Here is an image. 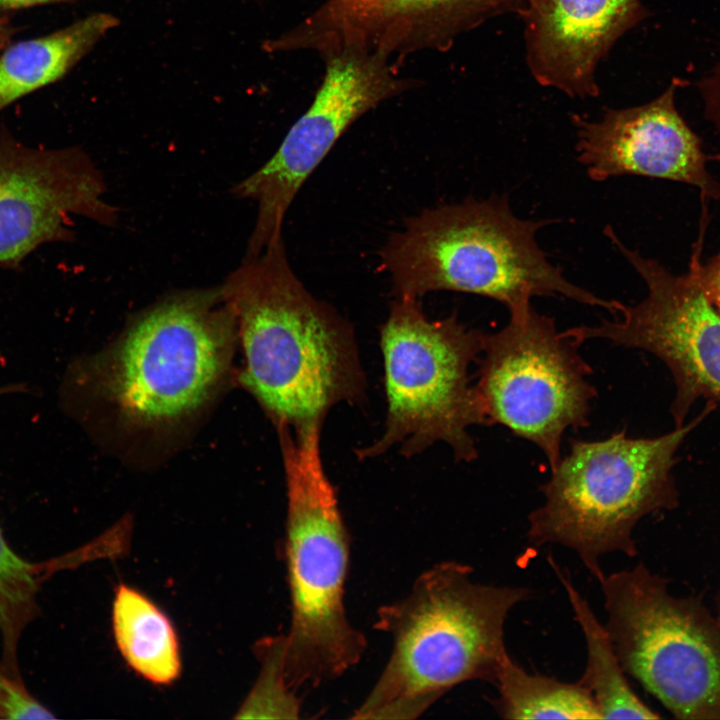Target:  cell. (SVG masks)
<instances>
[{
	"label": "cell",
	"mask_w": 720,
	"mask_h": 720,
	"mask_svg": "<svg viewBox=\"0 0 720 720\" xmlns=\"http://www.w3.org/2000/svg\"><path fill=\"white\" fill-rule=\"evenodd\" d=\"M244 353L240 384L276 428H322L336 404L360 403L366 381L351 325L293 271L283 237L221 284Z\"/></svg>",
	"instance_id": "6da1fadb"
},
{
	"label": "cell",
	"mask_w": 720,
	"mask_h": 720,
	"mask_svg": "<svg viewBox=\"0 0 720 720\" xmlns=\"http://www.w3.org/2000/svg\"><path fill=\"white\" fill-rule=\"evenodd\" d=\"M472 573L458 561L436 563L407 595L379 607L373 627L391 636L392 651L353 719H415L463 682L494 684L508 655L506 619L531 591Z\"/></svg>",
	"instance_id": "7a4b0ae2"
},
{
	"label": "cell",
	"mask_w": 720,
	"mask_h": 720,
	"mask_svg": "<svg viewBox=\"0 0 720 720\" xmlns=\"http://www.w3.org/2000/svg\"><path fill=\"white\" fill-rule=\"evenodd\" d=\"M552 219L518 217L507 194L425 208L406 218L379 252L395 297L452 291L491 298L508 310L533 297L563 296L615 316L623 303L569 281L537 242Z\"/></svg>",
	"instance_id": "3957f363"
},
{
	"label": "cell",
	"mask_w": 720,
	"mask_h": 720,
	"mask_svg": "<svg viewBox=\"0 0 720 720\" xmlns=\"http://www.w3.org/2000/svg\"><path fill=\"white\" fill-rule=\"evenodd\" d=\"M237 339L220 285L180 291L138 315L108 351L76 363L63 392L89 390L129 424H167L210 398Z\"/></svg>",
	"instance_id": "277c9868"
},
{
	"label": "cell",
	"mask_w": 720,
	"mask_h": 720,
	"mask_svg": "<svg viewBox=\"0 0 720 720\" xmlns=\"http://www.w3.org/2000/svg\"><path fill=\"white\" fill-rule=\"evenodd\" d=\"M287 488L286 567L291 624L285 673L294 690L335 680L359 663L367 647L348 620L344 596L350 535L335 487L323 466L316 428H277Z\"/></svg>",
	"instance_id": "5b68a950"
},
{
	"label": "cell",
	"mask_w": 720,
	"mask_h": 720,
	"mask_svg": "<svg viewBox=\"0 0 720 720\" xmlns=\"http://www.w3.org/2000/svg\"><path fill=\"white\" fill-rule=\"evenodd\" d=\"M715 406L709 401L692 422L658 437L633 438L622 430L601 440L571 441L540 487L543 503L528 515L529 543L572 550L598 582L605 576L604 555L635 557L638 522L678 506L676 452Z\"/></svg>",
	"instance_id": "8992f818"
},
{
	"label": "cell",
	"mask_w": 720,
	"mask_h": 720,
	"mask_svg": "<svg viewBox=\"0 0 720 720\" xmlns=\"http://www.w3.org/2000/svg\"><path fill=\"white\" fill-rule=\"evenodd\" d=\"M483 333L455 313L432 320L419 299L395 297L380 327L385 427L375 442L357 451L360 460L394 446L410 458L437 442L449 445L458 461L477 458L469 429L489 422L469 367L481 355Z\"/></svg>",
	"instance_id": "52a82bcc"
},
{
	"label": "cell",
	"mask_w": 720,
	"mask_h": 720,
	"mask_svg": "<svg viewBox=\"0 0 720 720\" xmlns=\"http://www.w3.org/2000/svg\"><path fill=\"white\" fill-rule=\"evenodd\" d=\"M624 672L682 720H720V623L644 563L599 582Z\"/></svg>",
	"instance_id": "ba28073f"
},
{
	"label": "cell",
	"mask_w": 720,
	"mask_h": 720,
	"mask_svg": "<svg viewBox=\"0 0 720 720\" xmlns=\"http://www.w3.org/2000/svg\"><path fill=\"white\" fill-rule=\"evenodd\" d=\"M509 311L504 327L483 333L475 384L491 424L530 441L551 469L559 462L567 429L589 425L597 396L582 344L530 303Z\"/></svg>",
	"instance_id": "9c48e42d"
},
{
	"label": "cell",
	"mask_w": 720,
	"mask_h": 720,
	"mask_svg": "<svg viewBox=\"0 0 720 720\" xmlns=\"http://www.w3.org/2000/svg\"><path fill=\"white\" fill-rule=\"evenodd\" d=\"M707 224V208H702L700 232L688 270L682 275L628 248L613 227L606 225L604 235L642 278L647 295L637 304L623 303L613 320L566 329L581 343L604 339L616 346L645 350L662 360L676 384L671 405L676 427L683 425L695 400L720 402V313L699 280Z\"/></svg>",
	"instance_id": "30bf717a"
},
{
	"label": "cell",
	"mask_w": 720,
	"mask_h": 720,
	"mask_svg": "<svg viewBox=\"0 0 720 720\" xmlns=\"http://www.w3.org/2000/svg\"><path fill=\"white\" fill-rule=\"evenodd\" d=\"M321 58L324 76L308 109L272 157L232 188L234 196L257 205L245 256L283 237L284 218L300 188L353 123L418 84L379 54L341 50Z\"/></svg>",
	"instance_id": "8fae6325"
},
{
	"label": "cell",
	"mask_w": 720,
	"mask_h": 720,
	"mask_svg": "<svg viewBox=\"0 0 720 720\" xmlns=\"http://www.w3.org/2000/svg\"><path fill=\"white\" fill-rule=\"evenodd\" d=\"M104 178L79 147L38 148L0 132V269H16L39 247L72 240V216L117 221Z\"/></svg>",
	"instance_id": "7c38bea8"
},
{
	"label": "cell",
	"mask_w": 720,
	"mask_h": 720,
	"mask_svg": "<svg viewBox=\"0 0 720 720\" xmlns=\"http://www.w3.org/2000/svg\"><path fill=\"white\" fill-rule=\"evenodd\" d=\"M493 6L496 0H324L265 47L320 57L357 50L400 59L447 49Z\"/></svg>",
	"instance_id": "4fadbf2b"
},
{
	"label": "cell",
	"mask_w": 720,
	"mask_h": 720,
	"mask_svg": "<svg viewBox=\"0 0 720 720\" xmlns=\"http://www.w3.org/2000/svg\"><path fill=\"white\" fill-rule=\"evenodd\" d=\"M676 87L671 83L646 104L607 109L599 120L572 118L576 159L591 180L629 175L664 179L697 187L707 199H720V183L707 169L702 142L676 108Z\"/></svg>",
	"instance_id": "5bb4252c"
},
{
	"label": "cell",
	"mask_w": 720,
	"mask_h": 720,
	"mask_svg": "<svg viewBox=\"0 0 720 720\" xmlns=\"http://www.w3.org/2000/svg\"><path fill=\"white\" fill-rule=\"evenodd\" d=\"M527 63L535 79L569 96H596L602 57L646 11L641 0H526Z\"/></svg>",
	"instance_id": "9a60e30c"
},
{
	"label": "cell",
	"mask_w": 720,
	"mask_h": 720,
	"mask_svg": "<svg viewBox=\"0 0 720 720\" xmlns=\"http://www.w3.org/2000/svg\"><path fill=\"white\" fill-rule=\"evenodd\" d=\"M119 21L95 13L49 35L8 45L0 54V111L63 77Z\"/></svg>",
	"instance_id": "2e32d148"
},
{
	"label": "cell",
	"mask_w": 720,
	"mask_h": 720,
	"mask_svg": "<svg viewBox=\"0 0 720 720\" xmlns=\"http://www.w3.org/2000/svg\"><path fill=\"white\" fill-rule=\"evenodd\" d=\"M548 563L560 580L587 650L585 670L578 680L591 694L601 719H658L629 685L610 636L587 599L550 555Z\"/></svg>",
	"instance_id": "e0dca14e"
},
{
	"label": "cell",
	"mask_w": 720,
	"mask_h": 720,
	"mask_svg": "<svg viewBox=\"0 0 720 720\" xmlns=\"http://www.w3.org/2000/svg\"><path fill=\"white\" fill-rule=\"evenodd\" d=\"M113 632L127 664L156 685H168L180 674L175 629L169 618L138 590L119 585L112 608Z\"/></svg>",
	"instance_id": "ac0fdd59"
},
{
	"label": "cell",
	"mask_w": 720,
	"mask_h": 720,
	"mask_svg": "<svg viewBox=\"0 0 720 720\" xmlns=\"http://www.w3.org/2000/svg\"><path fill=\"white\" fill-rule=\"evenodd\" d=\"M492 701L504 719H601L589 691L579 682H564L527 672L508 654L494 684Z\"/></svg>",
	"instance_id": "d6986e66"
},
{
	"label": "cell",
	"mask_w": 720,
	"mask_h": 720,
	"mask_svg": "<svg viewBox=\"0 0 720 720\" xmlns=\"http://www.w3.org/2000/svg\"><path fill=\"white\" fill-rule=\"evenodd\" d=\"M39 582L34 563L25 561L12 550L0 527V666L6 675L16 680H22L18 666L21 637L39 613Z\"/></svg>",
	"instance_id": "ffe728a7"
},
{
	"label": "cell",
	"mask_w": 720,
	"mask_h": 720,
	"mask_svg": "<svg viewBox=\"0 0 720 720\" xmlns=\"http://www.w3.org/2000/svg\"><path fill=\"white\" fill-rule=\"evenodd\" d=\"M286 635L272 636L256 644L261 672L236 718L297 719L300 699L285 673Z\"/></svg>",
	"instance_id": "44dd1931"
},
{
	"label": "cell",
	"mask_w": 720,
	"mask_h": 720,
	"mask_svg": "<svg viewBox=\"0 0 720 720\" xmlns=\"http://www.w3.org/2000/svg\"><path fill=\"white\" fill-rule=\"evenodd\" d=\"M706 117L720 133V56L712 70L699 82Z\"/></svg>",
	"instance_id": "7402d4cb"
},
{
	"label": "cell",
	"mask_w": 720,
	"mask_h": 720,
	"mask_svg": "<svg viewBox=\"0 0 720 720\" xmlns=\"http://www.w3.org/2000/svg\"><path fill=\"white\" fill-rule=\"evenodd\" d=\"M26 694L23 681L12 679L0 666V719L11 718L22 705Z\"/></svg>",
	"instance_id": "603a6c76"
},
{
	"label": "cell",
	"mask_w": 720,
	"mask_h": 720,
	"mask_svg": "<svg viewBox=\"0 0 720 720\" xmlns=\"http://www.w3.org/2000/svg\"><path fill=\"white\" fill-rule=\"evenodd\" d=\"M699 280L705 295L720 313V252L701 262Z\"/></svg>",
	"instance_id": "cb8c5ba5"
},
{
	"label": "cell",
	"mask_w": 720,
	"mask_h": 720,
	"mask_svg": "<svg viewBox=\"0 0 720 720\" xmlns=\"http://www.w3.org/2000/svg\"><path fill=\"white\" fill-rule=\"evenodd\" d=\"M68 0H0V9H21Z\"/></svg>",
	"instance_id": "d4e9b609"
},
{
	"label": "cell",
	"mask_w": 720,
	"mask_h": 720,
	"mask_svg": "<svg viewBox=\"0 0 720 720\" xmlns=\"http://www.w3.org/2000/svg\"><path fill=\"white\" fill-rule=\"evenodd\" d=\"M15 30L10 19L7 16L0 15V54L10 44Z\"/></svg>",
	"instance_id": "484cf974"
},
{
	"label": "cell",
	"mask_w": 720,
	"mask_h": 720,
	"mask_svg": "<svg viewBox=\"0 0 720 720\" xmlns=\"http://www.w3.org/2000/svg\"><path fill=\"white\" fill-rule=\"evenodd\" d=\"M23 390H24V386L19 385V384L2 385V386H0V395L7 394V393L9 394V393H14V392H20Z\"/></svg>",
	"instance_id": "4316f807"
},
{
	"label": "cell",
	"mask_w": 720,
	"mask_h": 720,
	"mask_svg": "<svg viewBox=\"0 0 720 720\" xmlns=\"http://www.w3.org/2000/svg\"><path fill=\"white\" fill-rule=\"evenodd\" d=\"M715 616H716L717 620H718L719 623H720V593H719V597H718V600H717V610H716V615H715Z\"/></svg>",
	"instance_id": "83f0119b"
},
{
	"label": "cell",
	"mask_w": 720,
	"mask_h": 720,
	"mask_svg": "<svg viewBox=\"0 0 720 720\" xmlns=\"http://www.w3.org/2000/svg\"><path fill=\"white\" fill-rule=\"evenodd\" d=\"M497 2L499 4V3H505V2H512V3L513 2H526V0H497Z\"/></svg>",
	"instance_id": "f1b7e54d"
}]
</instances>
